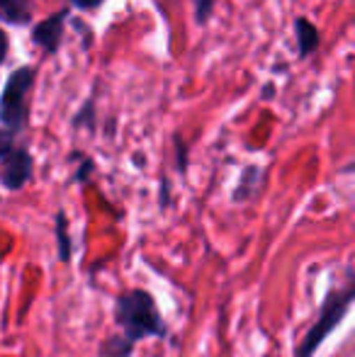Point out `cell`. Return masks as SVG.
Wrapping results in <instances>:
<instances>
[{"label":"cell","instance_id":"11","mask_svg":"<svg viewBox=\"0 0 355 357\" xmlns=\"http://www.w3.org/2000/svg\"><path fill=\"white\" fill-rule=\"evenodd\" d=\"M86 127L88 132H93L95 129V105H93V100H88L86 105L81 107V112L76 114V119H73V127Z\"/></svg>","mask_w":355,"mask_h":357},{"label":"cell","instance_id":"16","mask_svg":"<svg viewBox=\"0 0 355 357\" xmlns=\"http://www.w3.org/2000/svg\"><path fill=\"white\" fill-rule=\"evenodd\" d=\"M8 47H10L8 37H5V32L0 29V63L5 61V56H8Z\"/></svg>","mask_w":355,"mask_h":357},{"label":"cell","instance_id":"17","mask_svg":"<svg viewBox=\"0 0 355 357\" xmlns=\"http://www.w3.org/2000/svg\"><path fill=\"white\" fill-rule=\"evenodd\" d=\"M163 192H161V204L163 207H168V202H171V188H168V180L163 178Z\"/></svg>","mask_w":355,"mask_h":357},{"label":"cell","instance_id":"9","mask_svg":"<svg viewBox=\"0 0 355 357\" xmlns=\"http://www.w3.org/2000/svg\"><path fill=\"white\" fill-rule=\"evenodd\" d=\"M56 241H59V260H71V238H68V221L66 214H56Z\"/></svg>","mask_w":355,"mask_h":357},{"label":"cell","instance_id":"14","mask_svg":"<svg viewBox=\"0 0 355 357\" xmlns=\"http://www.w3.org/2000/svg\"><path fill=\"white\" fill-rule=\"evenodd\" d=\"M10 151H13V134L8 129H0V158H5Z\"/></svg>","mask_w":355,"mask_h":357},{"label":"cell","instance_id":"4","mask_svg":"<svg viewBox=\"0 0 355 357\" xmlns=\"http://www.w3.org/2000/svg\"><path fill=\"white\" fill-rule=\"evenodd\" d=\"M29 178H32V155L27 149H13L3 158L0 183L8 190H20Z\"/></svg>","mask_w":355,"mask_h":357},{"label":"cell","instance_id":"5","mask_svg":"<svg viewBox=\"0 0 355 357\" xmlns=\"http://www.w3.org/2000/svg\"><path fill=\"white\" fill-rule=\"evenodd\" d=\"M68 10H59L52 17H47L44 22H39L37 27L32 29V42L37 47H42L47 54H56L59 47H61L63 39V22H66Z\"/></svg>","mask_w":355,"mask_h":357},{"label":"cell","instance_id":"1","mask_svg":"<svg viewBox=\"0 0 355 357\" xmlns=\"http://www.w3.org/2000/svg\"><path fill=\"white\" fill-rule=\"evenodd\" d=\"M117 324L124 328V338L132 343L146 335H161L163 331L151 294L142 289L127 291L117 299Z\"/></svg>","mask_w":355,"mask_h":357},{"label":"cell","instance_id":"6","mask_svg":"<svg viewBox=\"0 0 355 357\" xmlns=\"http://www.w3.org/2000/svg\"><path fill=\"white\" fill-rule=\"evenodd\" d=\"M0 20L13 27H22L32 20V0H0Z\"/></svg>","mask_w":355,"mask_h":357},{"label":"cell","instance_id":"7","mask_svg":"<svg viewBox=\"0 0 355 357\" xmlns=\"http://www.w3.org/2000/svg\"><path fill=\"white\" fill-rule=\"evenodd\" d=\"M294 32H297L299 56H309L312 52H317L322 37H319V29L314 27L307 17H297V22H294Z\"/></svg>","mask_w":355,"mask_h":357},{"label":"cell","instance_id":"12","mask_svg":"<svg viewBox=\"0 0 355 357\" xmlns=\"http://www.w3.org/2000/svg\"><path fill=\"white\" fill-rule=\"evenodd\" d=\"M214 3H217V0H197V8H195V20H197V24L207 22L214 10Z\"/></svg>","mask_w":355,"mask_h":357},{"label":"cell","instance_id":"18","mask_svg":"<svg viewBox=\"0 0 355 357\" xmlns=\"http://www.w3.org/2000/svg\"><path fill=\"white\" fill-rule=\"evenodd\" d=\"M90 170H93V163H90V160H86V168H81V170H78V175H76V178H78V180H86Z\"/></svg>","mask_w":355,"mask_h":357},{"label":"cell","instance_id":"19","mask_svg":"<svg viewBox=\"0 0 355 357\" xmlns=\"http://www.w3.org/2000/svg\"><path fill=\"white\" fill-rule=\"evenodd\" d=\"M273 85H266V90H263V100H270V98H273Z\"/></svg>","mask_w":355,"mask_h":357},{"label":"cell","instance_id":"3","mask_svg":"<svg viewBox=\"0 0 355 357\" xmlns=\"http://www.w3.org/2000/svg\"><path fill=\"white\" fill-rule=\"evenodd\" d=\"M34 68L22 66L17 68L5 83V93L0 100V122L8 127L10 134L20 132L27 122V112H24V98H27L29 88L34 83Z\"/></svg>","mask_w":355,"mask_h":357},{"label":"cell","instance_id":"10","mask_svg":"<svg viewBox=\"0 0 355 357\" xmlns=\"http://www.w3.org/2000/svg\"><path fill=\"white\" fill-rule=\"evenodd\" d=\"M256 178H258V168H246L243 170V178H241V183H239V190H236V202H243V199L248 197V195L253 192V185H256Z\"/></svg>","mask_w":355,"mask_h":357},{"label":"cell","instance_id":"13","mask_svg":"<svg viewBox=\"0 0 355 357\" xmlns=\"http://www.w3.org/2000/svg\"><path fill=\"white\" fill-rule=\"evenodd\" d=\"M176 155H178V170L185 173L188 170V146L180 137H176Z\"/></svg>","mask_w":355,"mask_h":357},{"label":"cell","instance_id":"8","mask_svg":"<svg viewBox=\"0 0 355 357\" xmlns=\"http://www.w3.org/2000/svg\"><path fill=\"white\" fill-rule=\"evenodd\" d=\"M132 348V340H127L124 335H112V338H107L100 345V357H129Z\"/></svg>","mask_w":355,"mask_h":357},{"label":"cell","instance_id":"2","mask_svg":"<svg viewBox=\"0 0 355 357\" xmlns=\"http://www.w3.org/2000/svg\"><path fill=\"white\" fill-rule=\"evenodd\" d=\"M351 304H353L351 287H348L346 291H338V294H328L322 306V311H319L317 324H314L312 328H309V333L304 335V340L299 343L297 355L294 357H312L317 353V348L324 343V338H326V335L343 321V316L348 314Z\"/></svg>","mask_w":355,"mask_h":357},{"label":"cell","instance_id":"15","mask_svg":"<svg viewBox=\"0 0 355 357\" xmlns=\"http://www.w3.org/2000/svg\"><path fill=\"white\" fill-rule=\"evenodd\" d=\"M68 3L76 5V8H81V10H95V8H100L105 0H68Z\"/></svg>","mask_w":355,"mask_h":357}]
</instances>
